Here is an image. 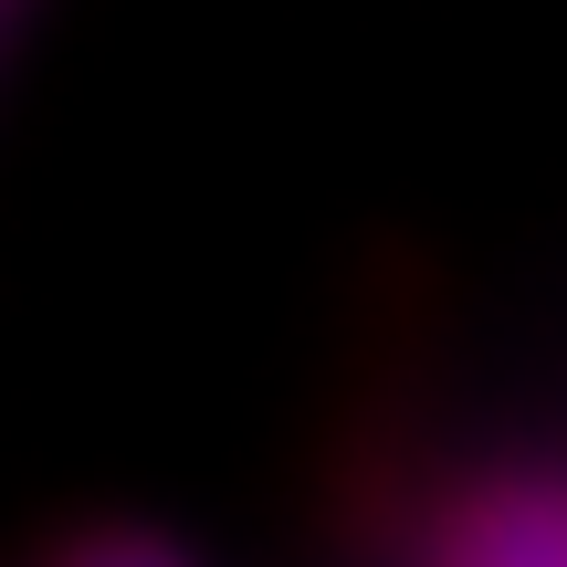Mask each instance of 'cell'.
<instances>
[{
	"mask_svg": "<svg viewBox=\"0 0 567 567\" xmlns=\"http://www.w3.org/2000/svg\"><path fill=\"white\" fill-rule=\"evenodd\" d=\"M431 567H567V484L526 473V484H484L442 526Z\"/></svg>",
	"mask_w": 567,
	"mask_h": 567,
	"instance_id": "1",
	"label": "cell"
},
{
	"mask_svg": "<svg viewBox=\"0 0 567 567\" xmlns=\"http://www.w3.org/2000/svg\"><path fill=\"white\" fill-rule=\"evenodd\" d=\"M63 567H189V557L158 547V536H95V547H74Z\"/></svg>",
	"mask_w": 567,
	"mask_h": 567,
	"instance_id": "2",
	"label": "cell"
}]
</instances>
